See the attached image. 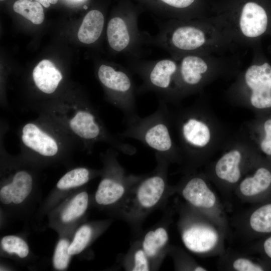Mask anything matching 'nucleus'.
Segmentation results:
<instances>
[{
	"label": "nucleus",
	"instance_id": "1",
	"mask_svg": "<svg viewBox=\"0 0 271 271\" xmlns=\"http://www.w3.org/2000/svg\"><path fill=\"white\" fill-rule=\"evenodd\" d=\"M157 22L159 32L155 36L147 32L146 45L160 47L176 59L189 54H227L237 49L213 17Z\"/></svg>",
	"mask_w": 271,
	"mask_h": 271
},
{
	"label": "nucleus",
	"instance_id": "2",
	"mask_svg": "<svg viewBox=\"0 0 271 271\" xmlns=\"http://www.w3.org/2000/svg\"><path fill=\"white\" fill-rule=\"evenodd\" d=\"M55 122L78 144L91 152L94 145L103 142L117 151L133 155L135 147L110 132L96 108L88 100L67 99L52 101L38 112Z\"/></svg>",
	"mask_w": 271,
	"mask_h": 271
},
{
	"label": "nucleus",
	"instance_id": "3",
	"mask_svg": "<svg viewBox=\"0 0 271 271\" xmlns=\"http://www.w3.org/2000/svg\"><path fill=\"white\" fill-rule=\"evenodd\" d=\"M177 60L176 85L179 99L198 91L215 77L236 70L240 64L236 53L189 54Z\"/></svg>",
	"mask_w": 271,
	"mask_h": 271
},
{
	"label": "nucleus",
	"instance_id": "4",
	"mask_svg": "<svg viewBox=\"0 0 271 271\" xmlns=\"http://www.w3.org/2000/svg\"><path fill=\"white\" fill-rule=\"evenodd\" d=\"M121 138H129L142 142L169 163L180 158V150L174 143L171 133V116L167 103L159 99L157 109L152 114L125 121Z\"/></svg>",
	"mask_w": 271,
	"mask_h": 271
},
{
	"label": "nucleus",
	"instance_id": "5",
	"mask_svg": "<svg viewBox=\"0 0 271 271\" xmlns=\"http://www.w3.org/2000/svg\"><path fill=\"white\" fill-rule=\"evenodd\" d=\"M18 131L20 149L25 153L42 158H54L79 148L64 130L43 114L23 124Z\"/></svg>",
	"mask_w": 271,
	"mask_h": 271
},
{
	"label": "nucleus",
	"instance_id": "6",
	"mask_svg": "<svg viewBox=\"0 0 271 271\" xmlns=\"http://www.w3.org/2000/svg\"><path fill=\"white\" fill-rule=\"evenodd\" d=\"M143 11L132 0H120L106 28L107 42L115 53L129 59L140 58L142 47L146 45V32L140 31L138 19Z\"/></svg>",
	"mask_w": 271,
	"mask_h": 271
},
{
	"label": "nucleus",
	"instance_id": "7",
	"mask_svg": "<svg viewBox=\"0 0 271 271\" xmlns=\"http://www.w3.org/2000/svg\"><path fill=\"white\" fill-rule=\"evenodd\" d=\"M213 17L237 49L251 46L255 40L265 33L269 23L265 9L250 1L244 3L237 11Z\"/></svg>",
	"mask_w": 271,
	"mask_h": 271
},
{
	"label": "nucleus",
	"instance_id": "8",
	"mask_svg": "<svg viewBox=\"0 0 271 271\" xmlns=\"http://www.w3.org/2000/svg\"><path fill=\"white\" fill-rule=\"evenodd\" d=\"M129 59V68L143 80V84L137 89V93L154 92L159 99L166 103L179 99L176 85L177 59L171 57L155 61Z\"/></svg>",
	"mask_w": 271,
	"mask_h": 271
},
{
	"label": "nucleus",
	"instance_id": "9",
	"mask_svg": "<svg viewBox=\"0 0 271 271\" xmlns=\"http://www.w3.org/2000/svg\"><path fill=\"white\" fill-rule=\"evenodd\" d=\"M155 156L157 165L155 170L144 175L129 190L131 193L126 199L124 210L133 218L142 217L155 209L167 192L169 162L160 155Z\"/></svg>",
	"mask_w": 271,
	"mask_h": 271
},
{
	"label": "nucleus",
	"instance_id": "10",
	"mask_svg": "<svg viewBox=\"0 0 271 271\" xmlns=\"http://www.w3.org/2000/svg\"><path fill=\"white\" fill-rule=\"evenodd\" d=\"M97 75L105 89L107 100L122 112L125 121L138 117L137 90L129 70L119 65L102 64L98 68Z\"/></svg>",
	"mask_w": 271,
	"mask_h": 271
},
{
	"label": "nucleus",
	"instance_id": "11",
	"mask_svg": "<svg viewBox=\"0 0 271 271\" xmlns=\"http://www.w3.org/2000/svg\"><path fill=\"white\" fill-rule=\"evenodd\" d=\"M171 121L176 126L181 148L187 159L194 163L210 143L212 131L199 111L194 108L176 114L170 112Z\"/></svg>",
	"mask_w": 271,
	"mask_h": 271
},
{
	"label": "nucleus",
	"instance_id": "12",
	"mask_svg": "<svg viewBox=\"0 0 271 271\" xmlns=\"http://www.w3.org/2000/svg\"><path fill=\"white\" fill-rule=\"evenodd\" d=\"M118 151L111 147L101 157L105 165V175L99 183L95 199L99 205L116 203L127 194L143 176L128 175L117 160Z\"/></svg>",
	"mask_w": 271,
	"mask_h": 271
},
{
	"label": "nucleus",
	"instance_id": "13",
	"mask_svg": "<svg viewBox=\"0 0 271 271\" xmlns=\"http://www.w3.org/2000/svg\"><path fill=\"white\" fill-rule=\"evenodd\" d=\"M258 110L271 109V65L253 62L240 74L235 86Z\"/></svg>",
	"mask_w": 271,
	"mask_h": 271
},
{
	"label": "nucleus",
	"instance_id": "14",
	"mask_svg": "<svg viewBox=\"0 0 271 271\" xmlns=\"http://www.w3.org/2000/svg\"><path fill=\"white\" fill-rule=\"evenodd\" d=\"M181 237L186 248L196 254L211 253L220 245L218 230L205 220L197 219L185 222L181 230Z\"/></svg>",
	"mask_w": 271,
	"mask_h": 271
},
{
	"label": "nucleus",
	"instance_id": "15",
	"mask_svg": "<svg viewBox=\"0 0 271 271\" xmlns=\"http://www.w3.org/2000/svg\"><path fill=\"white\" fill-rule=\"evenodd\" d=\"M143 11L164 20H190L207 17L199 9L198 0H132Z\"/></svg>",
	"mask_w": 271,
	"mask_h": 271
},
{
	"label": "nucleus",
	"instance_id": "16",
	"mask_svg": "<svg viewBox=\"0 0 271 271\" xmlns=\"http://www.w3.org/2000/svg\"><path fill=\"white\" fill-rule=\"evenodd\" d=\"M181 194L194 208L209 215H215L219 210L217 198L201 176L191 175L185 179L181 187Z\"/></svg>",
	"mask_w": 271,
	"mask_h": 271
},
{
	"label": "nucleus",
	"instance_id": "17",
	"mask_svg": "<svg viewBox=\"0 0 271 271\" xmlns=\"http://www.w3.org/2000/svg\"><path fill=\"white\" fill-rule=\"evenodd\" d=\"M237 193L248 201H264L271 197V168L267 165L257 167L237 184Z\"/></svg>",
	"mask_w": 271,
	"mask_h": 271
},
{
	"label": "nucleus",
	"instance_id": "18",
	"mask_svg": "<svg viewBox=\"0 0 271 271\" xmlns=\"http://www.w3.org/2000/svg\"><path fill=\"white\" fill-rule=\"evenodd\" d=\"M244 157L240 150L232 149L217 161L214 172L217 178L230 186L237 185L242 179Z\"/></svg>",
	"mask_w": 271,
	"mask_h": 271
},
{
	"label": "nucleus",
	"instance_id": "19",
	"mask_svg": "<svg viewBox=\"0 0 271 271\" xmlns=\"http://www.w3.org/2000/svg\"><path fill=\"white\" fill-rule=\"evenodd\" d=\"M32 78L38 90L46 95L55 92L63 79V75L50 60L44 59L34 68Z\"/></svg>",
	"mask_w": 271,
	"mask_h": 271
},
{
	"label": "nucleus",
	"instance_id": "20",
	"mask_svg": "<svg viewBox=\"0 0 271 271\" xmlns=\"http://www.w3.org/2000/svg\"><path fill=\"white\" fill-rule=\"evenodd\" d=\"M104 22V16L101 11L93 9L89 11L83 18L79 29V40L86 44L96 42L102 34Z\"/></svg>",
	"mask_w": 271,
	"mask_h": 271
},
{
	"label": "nucleus",
	"instance_id": "21",
	"mask_svg": "<svg viewBox=\"0 0 271 271\" xmlns=\"http://www.w3.org/2000/svg\"><path fill=\"white\" fill-rule=\"evenodd\" d=\"M247 224L249 231L256 236L265 237L271 234V197L250 212Z\"/></svg>",
	"mask_w": 271,
	"mask_h": 271
},
{
	"label": "nucleus",
	"instance_id": "22",
	"mask_svg": "<svg viewBox=\"0 0 271 271\" xmlns=\"http://www.w3.org/2000/svg\"><path fill=\"white\" fill-rule=\"evenodd\" d=\"M169 242L167 228L159 226L148 231L144 236L141 245L151 261L160 257Z\"/></svg>",
	"mask_w": 271,
	"mask_h": 271
},
{
	"label": "nucleus",
	"instance_id": "23",
	"mask_svg": "<svg viewBox=\"0 0 271 271\" xmlns=\"http://www.w3.org/2000/svg\"><path fill=\"white\" fill-rule=\"evenodd\" d=\"M33 185V178L28 172L19 170L13 176L12 181L5 186L10 191L13 202L22 203L30 194Z\"/></svg>",
	"mask_w": 271,
	"mask_h": 271
},
{
	"label": "nucleus",
	"instance_id": "24",
	"mask_svg": "<svg viewBox=\"0 0 271 271\" xmlns=\"http://www.w3.org/2000/svg\"><path fill=\"white\" fill-rule=\"evenodd\" d=\"M14 11L20 14L33 24L39 25L43 23L44 13L42 5L31 0H18L13 5Z\"/></svg>",
	"mask_w": 271,
	"mask_h": 271
},
{
	"label": "nucleus",
	"instance_id": "25",
	"mask_svg": "<svg viewBox=\"0 0 271 271\" xmlns=\"http://www.w3.org/2000/svg\"><path fill=\"white\" fill-rule=\"evenodd\" d=\"M91 173L86 168L73 169L61 178L57 184V187L62 190L82 186L89 180Z\"/></svg>",
	"mask_w": 271,
	"mask_h": 271
},
{
	"label": "nucleus",
	"instance_id": "26",
	"mask_svg": "<svg viewBox=\"0 0 271 271\" xmlns=\"http://www.w3.org/2000/svg\"><path fill=\"white\" fill-rule=\"evenodd\" d=\"M88 203V196L86 192L76 195L62 213L63 222H68L81 216L86 210Z\"/></svg>",
	"mask_w": 271,
	"mask_h": 271
},
{
	"label": "nucleus",
	"instance_id": "27",
	"mask_svg": "<svg viewBox=\"0 0 271 271\" xmlns=\"http://www.w3.org/2000/svg\"><path fill=\"white\" fill-rule=\"evenodd\" d=\"M3 249L10 253H16L21 258L26 257L29 251L28 245L20 237L14 235L4 237L1 240Z\"/></svg>",
	"mask_w": 271,
	"mask_h": 271
},
{
	"label": "nucleus",
	"instance_id": "28",
	"mask_svg": "<svg viewBox=\"0 0 271 271\" xmlns=\"http://www.w3.org/2000/svg\"><path fill=\"white\" fill-rule=\"evenodd\" d=\"M92 234V229L88 225L81 226L76 232L73 241L68 247V252L71 255L80 253L89 243Z\"/></svg>",
	"mask_w": 271,
	"mask_h": 271
},
{
	"label": "nucleus",
	"instance_id": "29",
	"mask_svg": "<svg viewBox=\"0 0 271 271\" xmlns=\"http://www.w3.org/2000/svg\"><path fill=\"white\" fill-rule=\"evenodd\" d=\"M231 269L236 271H263L268 270L269 266L264 262L255 261L244 256L234 258L230 263Z\"/></svg>",
	"mask_w": 271,
	"mask_h": 271
},
{
	"label": "nucleus",
	"instance_id": "30",
	"mask_svg": "<svg viewBox=\"0 0 271 271\" xmlns=\"http://www.w3.org/2000/svg\"><path fill=\"white\" fill-rule=\"evenodd\" d=\"M128 266L132 271H148L151 269V261L141 244L131 254V263Z\"/></svg>",
	"mask_w": 271,
	"mask_h": 271
},
{
	"label": "nucleus",
	"instance_id": "31",
	"mask_svg": "<svg viewBox=\"0 0 271 271\" xmlns=\"http://www.w3.org/2000/svg\"><path fill=\"white\" fill-rule=\"evenodd\" d=\"M69 245V242L65 239H61L58 243L53 257L55 268L62 270L67 267L71 255L68 252Z\"/></svg>",
	"mask_w": 271,
	"mask_h": 271
},
{
	"label": "nucleus",
	"instance_id": "32",
	"mask_svg": "<svg viewBox=\"0 0 271 271\" xmlns=\"http://www.w3.org/2000/svg\"><path fill=\"white\" fill-rule=\"evenodd\" d=\"M263 135L259 143L261 151L266 156L271 157V117L263 124Z\"/></svg>",
	"mask_w": 271,
	"mask_h": 271
},
{
	"label": "nucleus",
	"instance_id": "33",
	"mask_svg": "<svg viewBox=\"0 0 271 271\" xmlns=\"http://www.w3.org/2000/svg\"><path fill=\"white\" fill-rule=\"evenodd\" d=\"M258 248L265 263L271 266V234L264 237L259 243Z\"/></svg>",
	"mask_w": 271,
	"mask_h": 271
},
{
	"label": "nucleus",
	"instance_id": "34",
	"mask_svg": "<svg viewBox=\"0 0 271 271\" xmlns=\"http://www.w3.org/2000/svg\"><path fill=\"white\" fill-rule=\"evenodd\" d=\"M43 6L45 8H48L51 4H55L57 3L58 0H35Z\"/></svg>",
	"mask_w": 271,
	"mask_h": 271
},
{
	"label": "nucleus",
	"instance_id": "35",
	"mask_svg": "<svg viewBox=\"0 0 271 271\" xmlns=\"http://www.w3.org/2000/svg\"><path fill=\"white\" fill-rule=\"evenodd\" d=\"M83 8L85 10L88 9V7L86 5L84 6Z\"/></svg>",
	"mask_w": 271,
	"mask_h": 271
},
{
	"label": "nucleus",
	"instance_id": "36",
	"mask_svg": "<svg viewBox=\"0 0 271 271\" xmlns=\"http://www.w3.org/2000/svg\"><path fill=\"white\" fill-rule=\"evenodd\" d=\"M1 1H4V0H1Z\"/></svg>",
	"mask_w": 271,
	"mask_h": 271
}]
</instances>
